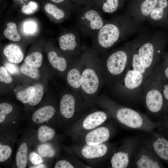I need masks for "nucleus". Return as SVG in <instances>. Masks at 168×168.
Masks as SVG:
<instances>
[{
    "instance_id": "a18cd8bd",
    "label": "nucleus",
    "mask_w": 168,
    "mask_h": 168,
    "mask_svg": "<svg viewBox=\"0 0 168 168\" xmlns=\"http://www.w3.org/2000/svg\"></svg>"
},
{
    "instance_id": "7c9ffc66",
    "label": "nucleus",
    "mask_w": 168,
    "mask_h": 168,
    "mask_svg": "<svg viewBox=\"0 0 168 168\" xmlns=\"http://www.w3.org/2000/svg\"><path fill=\"white\" fill-rule=\"evenodd\" d=\"M34 87L35 91L34 97L28 103L31 106H35L37 105L41 100L44 93V88L43 86L40 84H35Z\"/></svg>"
},
{
    "instance_id": "6ab92c4d",
    "label": "nucleus",
    "mask_w": 168,
    "mask_h": 168,
    "mask_svg": "<svg viewBox=\"0 0 168 168\" xmlns=\"http://www.w3.org/2000/svg\"><path fill=\"white\" fill-rule=\"evenodd\" d=\"M4 55L10 62L16 63L23 59V53L20 47L17 45L11 44L5 46L3 49Z\"/></svg>"
},
{
    "instance_id": "5701e85b",
    "label": "nucleus",
    "mask_w": 168,
    "mask_h": 168,
    "mask_svg": "<svg viewBox=\"0 0 168 168\" xmlns=\"http://www.w3.org/2000/svg\"><path fill=\"white\" fill-rule=\"evenodd\" d=\"M44 9L46 12L56 20H61L66 16L67 13L64 10L51 3H46L44 6Z\"/></svg>"
},
{
    "instance_id": "9b49d317",
    "label": "nucleus",
    "mask_w": 168,
    "mask_h": 168,
    "mask_svg": "<svg viewBox=\"0 0 168 168\" xmlns=\"http://www.w3.org/2000/svg\"><path fill=\"white\" fill-rule=\"evenodd\" d=\"M158 0H131L127 13L138 23L147 19Z\"/></svg>"
},
{
    "instance_id": "79ce46f5",
    "label": "nucleus",
    "mask_w": 168,
    "mask_h": 168,
    "mask_svg": "<svg viewBox=\"0 0 168 168\" xmlns=\"http://www.w3.org/2000/svg\"><path fill=\"white\" fill-rule=\"evenodd\" d=\"M95 6L99 9V7L103 0H91Z\"/></svg>"
},
{
    "instance_id": "7ed1b4c3",
    "label": "nucleus",
    "mask_w": 168,
    "mask_h": 168,
    "mask_svg": "<svg viewBox=\"0 0 168 168\" xmlns=\"http://www.w3.org/2000/svg\"><path fill=\"white\" fill-rule=\"evenodd\" d=\"M83 62L81 78L82 97L87 102L94 100L103 85L99 55L85 45L82 52Z\"/></svg>"
},
{
    "instance_id": "4c0bfd02",
    "label": "nucleus",
    "mask_w": 168,
    "mask_h": 168,
    "mask_svg": "<svg viewBox=\"0 0 168 168\" xmlns=\"http://www.w3.org/2000/svg\"><path fill=\"white\" fill-rule=\"evenodd\" d=\"M74 4L81 7L86 6L92 7L95 6L91 0H72Z\"/></svg>"
},
{
    "instance_id": "a19ab883",
    "label": "nucleus",
    "mask_w": 168,
    "mask_h": 168,
    "mask_svg": "<svg viewBox=\"0 0 168 168\" xmlns=\"http://www.w3.org/2000/svg\"><path fill=\"white\" fill-rule=\"evenodd\" d=\"M5 68L9 72L16 74L18 72V69L16 65L10 63H7L5 65Z\"/></svg>"
},
{
    "instance_id": "b1692460",
    "label": "nucleus",
    "mask_w": 168,
    "mask_h": 168,
    "mask_svg": "<svg viewBox=\"0 0 168 168\" xmlns=\"http://www.w3.org/2000/svg\"><path fill=\"white\" fill-rule=\"evenodd\" d=\"M55 134V131L52 128L46 125L41 126L38 131V138L41 142H44L51 140Z\"/></svg>"
},
{
    "instance_id": "20e7f679",
    "label": "nucleus",
    "mask_w": 168,
    "mask_h": 168,
    "mask_svg": "<svg viewBox=\"0 0 168 168\" xmlns=\"http://www.w3.org/2000/svg\"><path fill=\"white\" fill-rule=\"evenodd\" d=\"M134 40L99 55L103 85L113 87L127 66Z\"/></svg>"
},
{
    "instance_id": "a878e982",
    "label": "nucleus",
    "mask_w": 168,
    "mask_h": 168,
    "mask_svg": "<svg viewBox=\"0 0 168 168\" xmlns=\"http://www.w3.org/2000/svg\"><path fill=\"white\" fill-rule=\"evenodd\" d=\"M7 27L3 31L5 37L13 41L20 40L21 36L17 32L16 24L13 22H8L7 24Z\"/></svg>"
},
{
    "instance_id": "58836bf2",
    "label": "nucleus",
    "mask_w": 168,
    "mask_h": 168,
    "mask_svg": "<svg viewBox=\"0 0 168 168\" xmlns=\"http://www.w3.org/2000/svg\"><path fill=\"white\" fill-rule=\"evenodd\" d=\"M30 158L31 162L34 165L40 164L43 161L41 156L35 152L30 154Z\"/></svg>"
},
{
    "instance_id": "f704fd0d",
    "label": "nucleus",
    "mask_w": 168,
    "mask_h": 168,
    "mask_svg": "<svg viewBox=\"0 0 168 168\" xmlns=\"http://www.w3.org/2000/svg\"><path fill=\"white\" fill-rule=\"evenodd\" d=\"M38 5L36 3L33 1H30L28 4L23 6L21 12L26 14H30L33 13L37 10Z\"/></svg>"
},
{
    "instance_id": "e433bc0d",
    "label": "nucleus",
    "mask_w": 168,
    "mask_h": 168,
    "mask_svg": "<svg viewBox=\"0 0 168 168\" xmlns=\"http://www.w3.org/2000/svg\"><path fill=\"white\" fill-rule=\"evenodd\" d=\"M36 24L33 21H26L24 24L23 30L27 34H32L36 31Z\"/></svg>"
},
{
    "instance_id": "ddd939ff",
    "label": "nucleus",
    "mask_w": 168,
    "mask_h": 168,
    "mask_svg": "<svg viewBox=\"0 0 168 168\" xmlns=\"http://www.w3.org/2000/svg\"><path fill=\"white\" fill-rule=\"evenodd\" d=\"M147 19L154 25L168 26V0H158Z\"/></svg>"
},
{
    "instance_id": "f03ea898",
    "label": "nucleus",
    "mask_w": 168,
    "mask_h": 168,
    "mask_svg": "<svg viewBox=\"0 0 168 168\" xmlns=\"http://www.w3.org/2000/svg\"><path fill=\"white\" fill-rule=\"evenodd\" d=\"M98 103L107 110L125 127L141 132L153 131L161 125V122L151 120L145 114L129 106L120 105L107 96L97 97Z\"/></svg>"
},
{
    "instance_id": "c9c22d12",
    "label": "nucleus",
    "mask_w": 168,
    "mask_h": 168,
    "mask_svg": "<svg viewBox=\"0 0 168 168\" xmlns=\"http://www.w3.org/2000/svg\"><path fill=\"white\" fill-rule=\"evenodd\" d=\"M0 81L5 83H10L12 81V78L8 74L5 68L0 67Z\"/></svg>"
},
{
    "instance_id": "72a5a7b5",
    "label": "nucleus",
    "mask_w": 168,
    "mask_h": 168,
    "mask_svg": "<svg viewBox=\"0 0 168 168\" xmlns=\"http://www.w3.org/2000/svg\"><path fill=\"white\" fill-rule=\"evenodd\" d=\"M12 150L11 148L7 145L0 144V162H2L7 160L10 156Z\"/></svg>"
},
{
    "instance_id": "c756f323",
    "label": "nucleus",
    "mask_w": 168,
    "mask_h": 168,
    "mask_svg": "<svg viewBox=\"0 0 168 168\" xmlns=\"http://www.w3.org/2000/svg\"><path fill=\"white\" fill-rule=\"evenodd\" d=\"M20 69L23 74L33 79H37L39 77V71L37 68L25 63L21 65Z\"/></svg>"
},
{
    "instance_id": "a211bd4d",
    "label": "nucleus",
    "mask_w": 168,
    "mask_h": 168,
    "mask_svg": "<svg viewBox=\"0 0 168 168\" xmlns=\"http://www.w3.org/2000/svg\"><path fill=\"white\" fill-rule=\"evenodd\" d=\"M49 62L52 67L60 72L66 71L68 67L67 59L60 56L55 51H52L48 54Z\"/></svg>"
},
{
    "instance_id": "1a4fd4ad",
    "label": "nucleus",
    "mask_w": 168,
    "mask_h": 168,
    "mask_svg": "<svg viewBox=\"0 0 168 168\" xmlns=\"http://www.w3.org/2000/svg\"><path fill=\"white\" fill-rule=\"evenodd\" d=\"M139 135L125 139L123 145L112 155L110 160L112 168H129L132 156L139 140Z\"/></svg>"
},
{
    "instance_id": "4be33fe9",
    "label": "nucleus",
    "mask_w": 168,
    "mask_h": 168,
    "mask_svg": "<svg viewBox=\"0 0 168 168\" xmlns=\"http://www.w3.org/2000/svg\"><path fill=\"white\" fill-rule=\"evenodd\" d=\"M27 147L23 142L20 146L16 154V165L18 168H25L27 162Z\"/></svg>"
},
{
    "instance_id": "423d86ee",
    "label": "nucleus",
    "mask_w": 168,
    "mask_h": 168,
    "mask_svg": "<svg viewBox=\"0 0 168 168\" xmlns=\"http://www.w3.org/2000/svg\"><path fill=\"white\" fill-rule=\"evenodd\" d=\"M76 14L78 29L86 36H94L106 21L96 6L81 7Z\"/></svg>"
},
{
    "instance_id": "393cba45",
    "label": "nucleus",
    "mask_w": 168,
    "mask_h": 168,
    "mask_svg": "<svg viewBox=\"0 0 168 168\" xmlns=\"http://www.w3.org/2000/svg\"><path fill=\"white\" fill-rule=\"evenodd\" d=\"M157 69L160 77L168 81V52L162 53Z\"/></svg>"
},
{
    "instance_id": "cd10ccee",
    "label": "nucleus",
    "mask_w": 168,
    "mask_h": 168,
    "mask_svg": "<svg viewBox=\"0 0 168 168\" xmlns=\"http://www.w3.org/2000/svg\"><path fill=\"white\" fill-rule=\"evenodd\" d=\"M35 91L34 86H30L24 90L17 92L16 98L23 103H28L34 97Z\"/></svg>"
},
{
    "instance_id": "aec40b11",
    "label": "nucleus",
    "mask_w": 168,
    "mask_h": 168,
    "mask_svg": "<svg viewBox=\"0 0 168 168\" xmlns=\"http://www.w3.org/2000/svg\"><path fill=\"white\" fill-rule=\"evenodd\" d=\"M55 110L51 105H47L38 110L33 114L32 119L35 123L41 124L48 120L54 115Z\"/></svg>"
},
{
    "instance_id": "6e6552de",
    "label": "nucleus",
    "mask_w": 168,
    "mask_h": 168,
    "mask_svg": "<svg viewBox=\"0 0 168 168\" xmlns=\"http://www.w3.org/2000/svg\"><path fill=\"white\" fill-rule=\"evenodd\" d=\"M149 132H142L139 135L142 141L160 160L168 162V139L158 129Z\"/></svg>"
},
{
    "instance_id": "f3484780",
    "label": "nucleus",
    "mask_w": 168,
    "mask_h": 168,
    "mask_svg": "<svg viewBox=\"0 0 168 168\" xmlns=\"http://www.w3.org/2000/svg\"><path fill=\"white\" fill-rule=\"evenodd\" d=\"M109 147L102 143L96 145H86L82 149V156L86 159H93L102 157L105 156L109 151Z\"/></svg>"
},
{
    "instance_id": "dca6fc26",
    "label": "nucleus",
    "mask_w": 168,
    "mask_h": 168,
    "mask_svg": "<svg viewBox=\"0 0 168 168\" xmlns=\"http://www.w3.org/2000/svg\"><path fill=\"white\" fill-rule=\"evenodd\" d=\"M107 114L102 111H96L87 115L82 123V126L86 130L95 128L103 123L107 120Z\"/></svg>"
},
{
    "instance_id": "0eeeda50",
    "label": "nucleus",
    "mask_w": 168,
    "mask_h": 168,
    "mask_svg": "<svg viewBox=\"0 0 168 168\" xmlns=\"http://www.w3.org/2000/svg\"><path fill=\"white\" fill-rule=\"evenodd\" d=\"M139 138V140L133 155L129 168L163 167L160 160L142 141L140 137Z\"/></svg>"
},
{
    "instance_id": "4468645a",
    "label": "nucleus",
    "mask_w": 168,
    "mask_h": 168,
    "mask_svg": "<svg viewBox=\"0 0 168 168\" xmlns=\"http://www.w3.org/2000/svg\"><path fill=\"white\" fill-rule=\"evenodd\" d=\"M82 96L75 92L66 93L61 97L59 105L61 115L67 119L71 118L76 110L78 99Z\"/></svg>"
},
{
    "instance_id": "2f4dec72",
    "label": "nucleus",
    "mask_w": 168,
    "mask_h": 168,
    "mask_svg": "<svg viewBox=\"0 0 168 168\" xmlns=\"http://www.w3.org/2000/svg\"><path fill=\"white\" fill-rule=\"evenodd\" d=\"M38 152L41 156L44 157H51L54 154V151L52 148L47 144L40 146L38 148Z\"/></svg>"
},
{
    "instance_id": "c03bdc74",
    "label": "nucleus",
    "mask_w": 168,
    "mask_h": 168,
    "mask_svg": "<svg viewBox=\"0 0 168 168\" xmlns=\"http://www.w3.org/2000/svg\"><path fill=\"white\" fill-rule=\"evenodd\" d=\"M52 2L57 4L61 3L64 2L65 0H50Z\"/></svg>"
},
{
    "instance_id": "39448f33",
    "label": "nucleus",
    "mask_w": 168,
    "mask_h": 168,
    "mask_svg": "<svg viewBox=\"0 0 168 168\" xmlns=\"http://www.w3.org/2000/svg\"><path fill=\"white\" fill-rule=\"evenodd\" d=\"M141 101L143 104L146 115L153 121L154 118L163 112L164 100L157 68L144 85Z\"/></svg>"
},
{
    "instance_id": "473e14b6",
    "label": "nucleus",
    "mask_w": 168,
    "mask_h": 168,
    "mask_svg": "<svg viewBox=\"0 0 168 168\" xmlns=\"http://www.w3.org/2000/svg\"><path fill=\"white\" fill-rule=\"evenodd\" d=\"M13 110L12 105L7 103H2L0 105V123H2L5 120L6 115L10 113Z\"/></svg>"
},
{
    "instance_id": "ea45409f",
    "label": "nucleus",
    "mask_w": 168,
    "mask_h": 168,
    "mask_svg": "<svg viewBox=\"0 0 168 168\" xmlns=\"http://www.w3.org/2000/svg\"><path fill=\"white\" fill-rule=\"evenodd\" d=\"M54 168H73L74 166L69 162L64 160L58 161L56 163Z\"/></svg>"
},
{
    "instance_id": "f8f14e48",
    "label": "nucleus",
    "mask_w": 168,
    "mask_h": 168,
    "mask_svg": "<svg viewBox=\"0 0 168 168\" xmlns=\"http://www.w3.org/2000/svg\"><path fill=\"white\" fill-rule=\"evenodd\" d=\"M83 62L82 52L80 55L73 58L70 68L66 75V80L69 86L73 92L81 96V78Z\"/></svg>"
},
{
    "instance_id": "c85d7f7f",
    "label": "nucleus",
    "mask_w": 168,
    "mask_h": 168,
    "mask_svg": "<svg viewBox=\"0 0 168 168\" xmlns=\"http://www.w3.org/2000/svg\"><path fill=\"white\" fill-rule=\"evenodd\" d=\"M157 71L164 100L163 112H168V81L161 77L157 69Z\"/></svg>"
},
{
    "instance_id": "f257e3e1",
    "label": "nucleus",
    "mask_w": 168,
    "mask_h": 168,
    "mask_svg": "<svg viewBox=\"0 0 168 168\" xmlns=\"http://www.w3.org/2000/svg\"><path fill=\"white\" fill-rule=\"evenodd\" d=\"M138 23L127 13L106 20L93 37L91 49L99 55L105 53L137 31Z\"/></svg>"
},
{
    "instance_id": "9d476101",
    "label": "nucleus",
    "mask_w": 168,
    "mask_h": 168,
    "mask_svg": "<svg viewBox=\"0 0 168 168\" xmlns=\"http://www.w3.org/2000/svg\"><path fill=\"white\" fill-rule=\"evenodd\" d=\"M79 31L76 28L62 34L58 38L60 49L69 53L73 58L80 55L85 47L81 43Z\"/></svg>"
},
{
    "instance_id": "37998d69",
    "label": "nucleus",
    "mask_w": 168,
    "mask_h": 168,
    "mask_svg": "<svg viewBox=\"0 0 168 168\" xmlns=\"http://www.w3.org/2000/svg\"><path fill=\"white\" fill-rule=\"evenodd\" d=\"M46 166L43 164H39L35 165V166L30 167V168H46Z\"/></svg>"
},
{
    "instance_id": "412c9836",
    "label": "nucleus",
    "mask_w": 168,
    "mask_h": 168,
    "mask_svg": "<svg viewBox=\"0 0 168 168\" xmlns=\"http://www.w3.org/2000/svg\"><path fill=\"white\" fill-rule=\"evenodd\" d=\"M126 0H103L99 9L104 12L112 13L116 12L121 8Z\"/></svg>"
},
{
    "instance_id": "bb28decb",
    "label": "nucleus",
    "mask_w": 168,
    "mask_h": 168,
    "mask_svg": "<svg viewBox=\"0 0 168 168\" xmlns=\"http://www.w3.org/2000/svg\"><path fill=\"white\" fill-rule=\"evenodd\" d=\"M43 58L41 53L35 52L27 56L24 59V62L29 66L38 68L41 65Z\"/></svg>"
},
{
    "instance_id": "2eb2a0df",
    "label": "nucleus",
    "mask_w": 168,
    "mask_h": 168,
    "mask_svg": "<svg viewBox=\"0 0 168 168\" xmlns=\"http://www.w3.org/2000/svg\"><path fill=\"white\" fill-rule=\"evenodd\" d=\"M111 135L109 128L106 127H101L88 132L85 137V140L88 145H99L107 141Z\"/></svg>"
}]
</instances>
